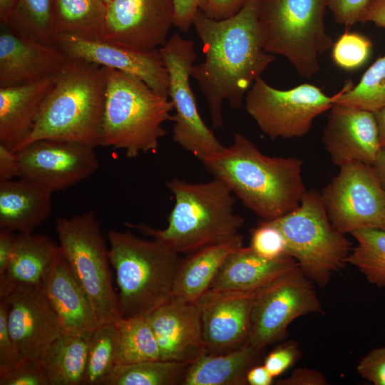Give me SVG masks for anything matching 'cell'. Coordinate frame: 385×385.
<instances>
[{"mask_svg":"<svg viewBox=\"0 0 385 385\" xmlns=\"http://www.w3.org/2000/svg\"><path fill=\"white\" fill-rule=\"evenodd\" d=\"M297 266L291 256L268 260L242 246L227 257L208 290L256 291Z\"/></svg>","mask_w":385,"mask_h":385,"instance_id":"cell-25","label":"cell"},{"mask_svg":"<svg viewBox=\"0 0 385 385\" xmlns=\"http://www.w3.org/2000/svg\"><path fill=\"white\" fill-rule=\"evenodd\" d=\"M120 347L116 321L99 324L91 334L82 385H104L118 364Z\"/></svg>","mask_w":385,"mask_h":385,"instance_id":"cell-31","label":"cell"},{"mask_svg":"<svg viewBox=\"0 0 385 385\" xmlns=\"http://www.w3.org/2000/svg\"><path fill=\"white\" fill-rule=\"evenodd\" d=\"M0 385H49L40 361L26 359L11 371L0 375Z\"/></svg>","mask_w":385,"mask_h":385,"instance_id":"cell-40","label":"cell"},{"mask_svg":"<svg viewBox=\"0 0 385 385\" xmlns=\"http://www.w3.org/2000/svg\"><path fill=\"white\" fill-rule=\"evenodd\" d=\"M260 1L247 0L236 14L223 19L210 18L199 10L193 20L205 58L192 66L191 77L206 98L215 128L224 125V101L240 108L255 80L275 59L262 44Z\"/></svg>","mask_w":385,"mask_h":385,"instance_id":"cell-1","label":"cell"},{"mask_svg":"<svg viewBox=\"0 0 385 385\" xmlns=\"http://www.w3.org/2000/svg\"><path fill=\"white\" fill-rule=\"evenodd\" d=\"M55 46L68 58L83 60L133 76L156 93L168 97L169 76L159 49L140 51L67 34L57 36Z\"/></svg>","mask_w":385,"mask_h":385,"instance_id":"cell-16","label":"cell"},{"mask_svg":"<svg viewBox=\"0 0 385 385\" xmlns=\"http://www.w3.org/2000/svg\"><path fill=\"white\" fill-rule=\"evenodd\" d=\"M334 104L375 112L385 106V55L378 58L354 86L351 82L334 94Z\"/></svg>","mask_w":385,"mask_h":385,"instance_id":"cell-34","label":"cell"},{"mask_svg":"<svg viewBox=\"0 0 385 385\" xmlns=\"http://www.w3.org/2000/svg\"><path fill=\"white\" fill-rule=\"evenodd\" d=\"M256 291L208 290L197 302L207 354L227 353L247 344Z\"/></svg>","mask_w":385,"mask_h":385,"instance_id":"cell-18","label":"cell"},{"mask_svg":"<svg viewBox=\"0 0 385 385\" xmlns=\"http://www.w3.org/2000/svg\"><path fill=\"white\" fill-rule=\"evenodd\" d=\"M321 196L332 224L340 232L385 231V189L372 165L354 162L340 167Z\"/></svg>","mask_w":385,"mask_h":385,"instance_id":"cell-12","label":"cell"},{"mask_svg":"<svg viewBox=\"0 0 385 385\" xmlns=\"http://www.w3.org/2000/svg\"><path fill=\"white\" fill-rule=\"evenodd\" d=\"M270 221L282 232L287 255L313 283L326 286L347 264L351 243L333 226L316 191H307L297 208Z\"/></svg>","mask_w":385,"mask_h":385,"instance_id":"cell-8","label":"cell"},{"mask_svg":"<svg viewBox=\"0 0 385 385\" xmlns=\"http://www.w3.org/2000/svg\"><path fill=\"white\" fill-rule=\"evenodd\" d=\"M116 322L120 346L118 364L160 359L159 346L147 316L120 317Z\"/></svg>","mask_w":385,"mask_h":385,"instance_id":"cell-33","label":"cell"},{"mask_svg":"<svg viewBox=\"0 0 385 385\" xmlns=\"http://www.w3.org/2000/svg\"><path fill=\"white\" fill-rule=\"evenodd\" d=\"M299 350L296 343L287 342L276 347L265 358L264 366L273 377L284 372L297 359Z\"/></svg>","mask_w":385,"mask_h":385,"instance_id":"cell-43","label":"cell"},{"mask_svg":"<svg viewBox=\"0 0 385 385\" xmlns=\"http://www.w3.org/2000/svg\"><path fill=\"white\" fill-rule=\"evenodd\" d=\"M321 309L313 282L297 266L255 292L247 343L260 351L282 339L294 319Z\"/></svg>","mask_w":385,"mask_h":385,"instance_id":"cell-13","label":"cell"},{"mask_svg":"<svg viewBox=\"0 0 385 385\" xmlns=\"http://www.w3.org/2000/svg\"><path fill=\"white\" fill-rule=\"evenodd\" d=\"M17 0H0V19L1 24L8 25L13 16Z\"/></svg>","mask_w":385,"mask_h":385,"instance_id":"cell-51","label":"cell"},{"mask_svg":"<svg viewBox=\"0 0 385 385\" xmlns=\"http://www.w3.org/2000/svg\"><path fill=\"white\" fill-rule=\"evenodd\" d=\"M327 0H260L258 21L265 50L284 56L300 76L319 70V55L334 41L324 26Z\"/></svg>","mask_w":385,"mask_h":385,"instance_id":"cell-7","label":"cell"},{"mask_svg":"<svg viewBox=\"0 0 385 385\" xmlns=\"http://www.w3.org/2000/svg\"><path fill=\"white\" fill-rule=\"evenodd\" d=\"M56 232L58 247L87 294L98 324L117 321L121 317L108 248L95 212L58 217Z\"/></svg>","mask_w":385,"mask_h":385,"instance_id":"cell-9","label":"cell"},{"mask_svg":"<svg viewBox=\"0 0 385 385\" xmlns=\"http://www.w3.org/2000/svg\"><path fill=\"white\" fill-rule=\"evenodd\" d=\"M249 247L255 253L268 260L288 255L282 232L270 220H262L253 230Z\"/></svg>","mask_w":385,"mask_h":385,"instance_id":"cell-38","label":"cell"},{"mask_svg":"<svg viewBox=\"0 0 385 385\" xmlns=\"http://www.w3.org/2000/svg\"><path fill=\"white\" fill-rule=\"evenodd\" d=\"M57 75L29 83L0 87V144L14 152L19 150L32 131Z\"/></svg>","mask_w":385,"mask_h":385,"instance_id":"cell-23","label":"cell"},{"mask_svg":"<svg viewBox=\"0 0 385 385\" xmlns=\"http://www.w3.org/2000/svg\"><path fill=\"white\" fill-rule=\"evenodd\" d=\"M328 96L312 84L303 83L288 90L271 86L257 78L245 97L247 113L271 139L305 135L314 120L334 105Z\"/></svg>","mask_w":385,"mask_h":385,"instance_id":"cell-11","label":"cell"},{"mask_svg":"<svg viewBox=\"0 0 385 385\" xmlns=\"http://www.w3.org/2000/svg\"><path fill=\"white\" fill-rule=\"evenodd\" d=\"M372 22L385 29V0H371L366 9L361 23Z\"/></svg>","mask_w":385,"mask_h":385,"instance_id":"cell-49","label":"cell"},{"mask_svg":"<svg viewBox=\"0 0 385 385\" xmlns=\"http://www.w3.org/2000/svg\"><path fill=\"white\" fill-rule=\"evenodd\" d=\"M106 89L105 67L68 58L44 99L19 150L43 139L100 145Z\"/></svg>","mask_w":385,"mask_h":385,"instance_id":"cell-4","label":"cell"},{"mask_svg":"<svg viewBox=\"0 0 385 385\" xmlns=\"http://www.w3.org/2000/svg\"><path fill=\"white\" fill-rule=\"evenodd\" d=\"M52 194L22 178L0 181V228L33 233L50 216Z\"/></svg>","mask_w":385,"mask_h":385,"instance_id":"cell-26","label":"cell"},{"mask_svg":"<svg viewBox=\"0 0 385 385\" xmlns=\"http://www.w3.org/2000/svg\"><path fill=\"white\" fill-rule=\"evenodd\" d=\"M273 378L264 365L252 366L246 376L247 382L250 385H270Z\"/></svg>","mask_w":385,"mask_h":385,"instance_id":"cell-50","label":"cell"},{"mask_svg":"<svg viewBox=\"0 0 385 385\" xmlns=\"http://www.w3.org/2000/svg\"><path fill=\"white\" fill-rule=\"evenodd\" d=\"M372 166L382 186L385 189V148L381 150Z\"/></svg>","mask_w":385,"mask_h":385,"instance_id":"cell-53","label":"cell"},{"mask_svg":"<svg viewBox=\"0 0 385 385\" xmlns=\"http://www.w3.org/2000/svg\"><path fill=\"white\" fill-rule=\"evenodd\" d=\"M247 0H205L201 11L215 19H223L236 14Z\"/></svg>","mask_w":385,"mask_h":385,"instance_id":"cell-45","label":"cell"},{"mask_svg":"<svg viewBox=\"0 0 385 385\" xmlns=\"http://www.w3.org/2000/svg\"><path fill=\"white\" fill-rule=\"evenodd\" d=\"M160 359L190 364L207 354L197 302L171 298L147 316Z\"/></svg>","mask_w":385,"mask_h":385,"instance_id":"cell-20","label":"cell"},{"mask_svg":"<svg viewBox=\"0 0 385 385\" xmlns=\"http://www.w3.org/2000/svg\"><path fill=\"white\" fill-rule=\"evenodd\" d=\"M166 186L175 198L167 227L157 230L145 222L127 223L128 227L188 255L240 235L245 220L235 212L233 193L220 179L192 183L173 178Z\"/></svg>","mask_w":385,"mask_h":385,"instance_id":"cell-3","label":"cell"},{"mask_svg":"<svg viewBox=\"0 0 385 385\" xmlns=\"http://www.w3.org/2000/svg\"><path fill=\"white\" fill-rule=\"evenodd\" d=\"M332 57L334 63L346 71L361 67L368 59L371 41L364 36L346 31L332 46Z\"/></svg>","mask_w":385,"mask_h":385,"instance_id":"cell-37","label":"cell"},{"mask_svg":"<svg viewBox=\"0 0 385 385\" xmlns=\"http://www.w3.org/2000/svg\"><path fill=\"white\" fill-rule=\"evenodd\" d=\"M374 114L376 122L379 143L381 149H383L385 148V106L374 112Z\"/></svg>","mask_w":385,"mask_h":385,"instance_id":"cell-52","label":"cell"},{"mask_svg":"<svg viewBox=\"0 0 385 385\" xmlns=\"http://www.w3.org/2000/svg\"><path fill=\"white\" fill-rule=\"evenodd\" d=\"M103 1H104L105 4L107 5L112 0H103Z\"/></svg>","mask_w":385,"mask_h":385,"instance_id":"cell-54","label":"cell"},{"mask_svg":"<svg viewBox=\"0 0 385 385\" xmlns=\"http://www.w3.org/2000/svg\"><path fill=\"white\" fill-rule=\"evenodd\" d=\"M108 239L120 317L149 315L173 296L183 259L164 242L128 230H111Z\"/></svg>","mask_w":385,"mask_h":385,"instance_id":"cell-5","label":"cell"},{"mask_svg":"<svg viewBox=\"0 0 385 385\" xmlns=\"http://www.w3.org/2000/svg\"><path fill=\"white\" fill-rule=\"evenodd\" d=\"M202 163L263 220L277 219L294 210L307 191L302 160L266 155L242 133H235L230 146Z\"/></svg>","mask_w":385,"mask_h":385,"instance_id":"cell-2","label":"cell"},{"mask_svg":"<svg viewBox=\"0 0 385 385\" xmlns=\"http://www.w3.org/2000/svg\"><path fill=\"white\" fill-rule=\"evenodd\" d=\"M17 153L21 178L53 193L83 181L99 167L95 147L79 143L43 139Z\"/></svg>","mask_w":385,"mask_h":385,"instance_id":"cell-14","label":"cell"},{"mask_svg":"<svg viewBox=\"0 0 385 385\" xmlns=\"http://www.w3.org/2000/svg\"><path fill=\"white\" fill-rule=\"evenodd\" d=\"M106 89L100 146L123 150L128 158L154 152L173 120L168 97L139 78L106 68Z\"/></svg>","mask_w":385,"mask_h":385,"instance_id":"cell-6","label":"cell"},{"mask_svg":"<svg viewBox=\"0 0 385 385\" xmlns=\"http://www.w3.org/2000/svg\"><path fill=\"white\" fill-rule=\"evenodd\" d=\"M56 46L27 37L1 24L0 87L18 86L56 76L68 61Z\"/></svg>","mask_w":385,"mask_h":385,"instance_id":"cell-21","label":"cell"},{"mask_svg":"<svg viewBox=\"0 0 385 385\" xmlns=\"http://www.w3.org/2000/svg\"><path fill=\"white\" fill-rule=\"evenodd\" d=\"M327 381L324 375L319 371L299 368L285 379L278 380L277 384L279 385H325Z\"/></svg>","mask_w":385,"mask_h":385,"instance_id":"cell-46","label":"cell"},{"mask_svg":"<svg viewBox=\"0 0 385 385\" xmlns=\"http://www.w3.org/2000/svg\"><path fill=\"white\" fill-rule=\"evenodd\" d=\"M106 12L103 0H53L52 25L56 37L71 35L101 40Z\"/></svg>","mask_w":385,"mask_h":385,"instance_id":"cell-30","label":"cell"},{"mask_svg":"<svg viewBox=\"0 0 385 385\" xmlns=\"http://www.w3.org/2000/svg\"><path fill=\"white\" fill-rule=\"evenodd\" d=\"M243 246V237H235L207 246L183 260L173 291V297L197 302L208 291L227 257Z\"/></svg>","mask_w":385,"mask_h":385,"instance_id":"cell-27","label":"cell"},{"mask_svg":"<svg viewBox=\"0 0 385 385\" xmlns=\"http://www.w3.org/2000/svg\"><path fill=\"white\" fill-rule=\"evenodd\" d=\"M44 292L57 314L64 333L92 332L98 322L91 301L59 247Z\"/></svg>","mask_w":385,"mask_h":385,"instance_id":"cell-22","label":"cell"},{"mask_svg":"<svg viewBox=\"0 0 385 385\" xmlns=\"http://www.w3.org/2000/svg\"><path fill=\"white\" fill-rule=\"evenodd\" d=\"M351 235L357 244L347 263L356 267L369 283L385 287V231L366 229Z\"/></svg>","mask_w":385,"mask_h":385,"instance_id":"cell-35","label":"cell"},{"mask_svg":"<svg viewBox=\"0 0 385 385\" xmlns=\"http://www.w3.org/2000/svg\"><path fill=\"white\" fill-rule=\"evenodd\" d=\"M21 178L19 158L14 152L0 144V181Z\"/></svg>","mask_w":385,"mask_h":385,"instance_id":"cell-47","label":"cell"},{"mask_svg":"<svg viewBox=\"0 0 385 385\" xmlns=\"http://www.w3.org/2000/svg\"><path fill=\"white\" fill-rule=\"evenodd\" d=\"M52 9L53 0H17L6 26L37 41L55 46Z\"/></svg>","mask_w":385,"mask_h":385,"instance_id":"cell-36","label":"cell"},{"mask_svg":"<svg viewBox=\"0 0 385 385\" xmlns=\"http://www.w3.org/2000/svg\"><path fill=\"white\" fill-rule=\"evenodd\" d=\"M0 299L7 304V327L15 344L27 359L40 361L64 333L44 289L16 288Z\"/></svg>","mask_w":385,"mask_h":385,"instance_id":"cell-17","label":"cell"},{"mask_svg":"<svg viewBox=\"0 0 385 385\" xmlns=\"http://www.w3.org/2000/svg\"><path fill=\"white\" fill-rule=\"evenodd\" d=\"M205 0H173L174 6L173 26L182 33H188L193 20Z\"/></svg>","mask_w":385,"mask_h":385,"instance_id":"cell-44","label":"cell"},{"mask_svg":"<svg viewBox=\"0 0 385 385\" xmlns=\"http://www.w3.org/2000/svg\"><path fill=\"white\" fill-rule=\"evenodd\" d=\"M58 246L43 235L19 233L6 271L0 275V298L20 287L44 289Z\"/></svg>","mask_w":385,"mask_h":385,"instance_id":"cell-24","label":"cell"},{"mask_svg":"<svg viewBox=\"0 0 385 385\" xmlns=\"http://www.w3.org/2000/svg\"><path fill=\"white\" fill-rule=\"evenodd\" d=\"M194 42L173 34L159 48L169 76L168 98L175 115L173 141L201 162L220 152L224 145L202 119L190 86L197 55Z\"/></svg>","mask_w":385,"mask_h":385,"instance_id":"cell-10","label":"cell"},{"mask_svg":"<svg viewBox=\"0 0 385 385\" xmlns=\"http://www.w3.org/2000/svg\"><path fill=\"white\" fill-rule=\"evenodd\" d=\"M14 232L0 228V275L6 271L13 252L16 237Z\"/></svg>","mask_w":385,"mask_h":385,"instance_id":"cell-48","label":"cell"},{"mask_svg":"<svg viewBox=\"0 0 385 385\" xmlns=\"http://www.w3.org/2000/svg\"><path fill=\"white\" fill-rule=\"evenodd\" d=\"M357 372L375 385H385V346L369 351L359 362Z\"/></svg>","mask_w":385,"mask_h":385,"instance_id":"cell-42","label":"cell"},{"mask_svg":"<svg viewBox=\"0 0 385 385\" xmlns=\"http://www.w3.org/2000/svg\"><path fill=\"white\" fill-rule=\"evenodd\" d=\"M173 0H112L101 40L140 51L159 49L173 26Z\"/></svg>","mask_w":385,"mask_h":385,"instance_id":"cell-15","label":"cell"},{"mask_svg":"<svg viewBox=\"0 0 385 385\" xmlns=\"http://www.w3.org/2000/svg\"><path fill=\"white\" fill-rule=\"evenodd\" d=\"M7 304L0 300V375L14 369L27 359L17 347L7 327Z\"/></svg>","mask_w":385,"mask_h":385,"instance_id":"cell-39","label":"cell"},{"mask_svg":"<svg viewBox=\"0 0 385 385\" xmlns=\"http://www.w3.org/2000/svg\"><path fill=\"white\" fill-rule=\"evenodd\" d=\"M322 141L339 168L354 162L373 165L381 150L374 113L340 104L330 108Z\"/></svg>","mask_w":385,"mask_h":385,"instance_id":"cell-19","label":"cell"},{"mask_svg":"<svg viewBox=\"0 0 385 385\" xmlns=\"http://www.w3.org/2000/svg\"><path fill=\"white\" fill-rule=\"evenodd\" d=\"M92 332L63 333L47 349L40 362L49 385L83 384Z\"/></svg>","mask_w":385,"mask_h":385,"instance_id":"cell-29","label":"cell"},{"mask_svg":"<svg viewBox=\"0 0 385 385\" xmlns=\"http://www.w3.org/2000/svg\"><path fill=\"white\" fill-rule=\"evenodd\" d=\"M371 1L327 0V4L334 20L348 29L361 22L362 16Z\"/></svg>","mask_w":385,"mask_h":385,"instance_id":"cell-41","label":"cell"},{"mask_svg":"<svg viewBox=\"0 0 385 385\" xmlns=\"http://www.w3.org/2000/svg\"><path fill=\"white\" fill-rule=\"evenodd\" d=\"M260 351L247 343L230 352L206 354L189 364L183 385H245Z\"/></svg>","mask_w":385,"mask_h":385,"instance_id":"cell-28","label":"cell"},{"mask_svg":"<svg viewBox=\"0 0 385 385\" xmlns=\"http://www.w3.org/2000/svg\"><path fill=\"white\" fill-rule=\"evenodd\" d=\"M189 364L167 360H150L117 365L104 385L182 384Z\"/></svg>","mask_w":385,"mask_h":385,"instance_id":"cell-32","label":"cell"}]
</instances>
